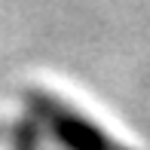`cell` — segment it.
<instances>
[{"label":"cell","instance_id":"6da1fadb","mask_svg":"<svg viewBox=\"0 0 150 150\" xmlns=\"http://www.w3.org/2000/svg\"><path fill=\"white\" fill-rule=\"evenodd\" d=\"M25 101L31 107V117L40 122V129L49 132V138L61 150H132L113 141L104 129H98L92 120H86L83 113H77L74 107H67L49 92L28 89Z\"/></svg>","mask_w":150,"mask_h":150}]
</instances>
